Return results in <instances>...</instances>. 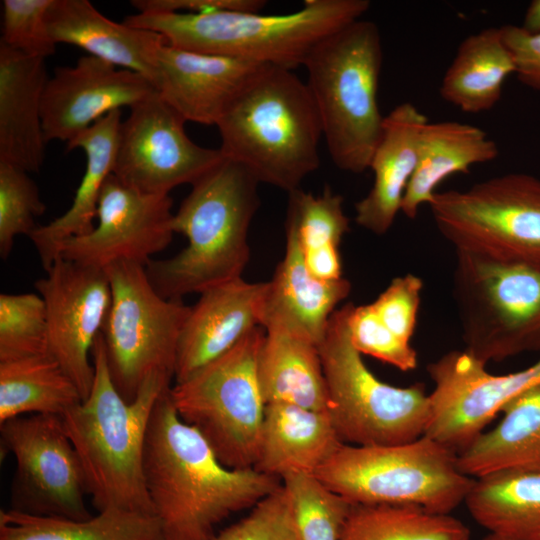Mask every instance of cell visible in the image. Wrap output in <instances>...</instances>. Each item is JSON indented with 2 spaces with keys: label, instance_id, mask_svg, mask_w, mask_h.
I'll use <instances>...</instances> for the list:
<instances>
[{
  "label": "cell",
  "instance_id": "cell-42",
  "mask_svg": "<svg viewBox=\"0 0 540 540\" xmlns=\"http://www.w3.org/2000/svg\"><path fill=\"white\" fill-rule=\"evenodd\" d=\"M422 288L421 278L414 274L397 276L369 304L385 326L409 343L417 324Z\"/></svg>",
  "mask_w": 540,
  "mask_h": 540
},
{
  "label": "cell",
  "instance_id": "cell-28",
  "mask_svg": "<svg viewBox=\"0 0 540 540\" xmlns=\"http://www.w3.org/2000/svg\"><path fill=\"white\" fill-rule=\"evenodd\" d=\"M503 417L457 454L463 473L479 478L512 469H540V385L502 410Z\"/></svg>",
  "mask_w": 540,
  "mask_h": 540
},
{
  "label": "cell",
  "instance_id": "cell-10",
  "mask_svg": "<svg viewBox=\"0 0 540 540\" xmlns=\"http://www.w3.org/2000/svg\"><path fill=\"white\" fill-rule=\"evenodd\" d=\"M263 338L264 328L257 327L170 389L179 417L232 469L254 468L259 455L266 406L257 369Z\"/></svg>",
  "mask_w": 540,
  "mask_h": 540
},
{
  "label": "cell",
  "instance_id": "cell-40",
  "mask_svg": "<svg viewBox=\"0 0 540 540\" xmlns=\"http://www.w3.org/2000/svg\"><path fill=\"white\" fill-rule=\"evenodd\" d=\"M348 329L351 342L361 355L372 356L401 371L417 367L416 350L385 326L369 304H350Z\"/></svg>",
  "mask_w": 540,
  "mask_h": 540
},
{
  "label": "cell",
  "instance_id": "cell-29",
  "mask_svg": "<svg viewBox=\"0 0 540 540\" xmlns=\"http://www.w3.org/2000/svg\"><path fill=\"white\" fill-rule=\"evenodd\" d=\"M515 71L501 28H484L459 44L439 93L444 101L465 113L489 111L499 102L507 77Z\"/></svg>",
  "mask_w": 540,
  "mask_h": 540
},
{
  "label": "cell",
  "instance_id": "cell-13",
  "mask_svg": "<svg viewBox=\"0 0 540 540\" xmlns=\"http://www.w3.org/2000/svg\"><path fill=\"white\" fill-rule=\"evenodd\" d=\"M1 450L16 462L11 510L84 520L90 514L84 472L61 416L30 414L0 423Z\"/></svg>",
  "mask_w": 540,
  "mask_h": 540
},
{
  "label": "cell",
  "instance_id": "cell-8",
  "mask_svg": "<svg viewBox=\"0 0 540 540\" xmlns=\"http://www.w3.org/2000/svg\"><path fill=\"white\" fill-rule=\"evenodd\" d=\"M350 304L332 314L319 344L329 414L339 438L347 445L382 446L422 437L431 414L424 384L393 386L370 371L350 339Z\"/></svg>",
  "mask_w": 540,
  "mask_h": 540
},
{
  "label": "cell",
  "instance_id": "cell-38",
  "mask_svg": "<svg viewBox=\"0 0 540 540\" xmlns=\"http://www.w3.org/2000/svg\"><path fill=\"white\" fill-rule=\"evenodd\" d=\"M46 210L28 172L0 161V255L5 260L19 234L28 237L36 229L35 217Z\"/></svg>",
  "mask_w": 540,
  "mask_h": 540
},
{
  "label": "cell",
  "instance_id": "cell-34",
  "mask_svg": "<svg viewBox=\"0 0 540 540\" xmlns=\"http://www.w3.org/2000/svg\"><path fill=\"white\" fill-rule=\"evenodd\" d=\"M340 540H470V530L419 506L353 504Z\"/></svg>",
  "mask_w": 540,
  "mask_h": 540
},
{
  "label": "cell",
  "instance_id": "cell-25",
  "mask_svg": "<svg viewBox=\"0 0 540 540\" xmlns=\"http://www.w3.org/2000/svg\"><path fill=\"white\" fill-rule=\"evenodd\" d=\"M342 445L329 412L269 403L254 469L280 480L289 474L315 475Z\"/></svg>",
  "mask_w": 540,
  "mask_h": 540
},
{
  "label": "cell",
  "instance_id": "cell-5",
  "mask_svg": "<svg viewBox=\"0 0 540 540\" xmlns=\"http://www.w3.org/2000/svg\"><path fill=\"white\" fill-rule=\"evenodd\" d=\"M369 8L368 0H306L301 9L280 15L135 13L123 22L158 33L177 48L293 70L323 39L361 19Z\"/></svg>",
  "mask_w": 540,
  "mask_h": 540
},
{
  "label": "cell",
  "instance_id": "cell-18",
  "mask_svg": "<svg viewBox=\"0 0 540 540\" xmlns=\"http://www.w3.org/2000/svg\"><path fill=\"white\" fill-rule=\"evenodd\" d=\"M155 92L141 74L90 55L74 66L57 67L42 99L45 140L68 143L110 112L132 108Z\"/></svg>",
  "mask_w": 540,
  "mask_h": 540
},
{
  "label": "cell",
  "instance_id": "cell-39",
  "mask_svg": "<svg viewBox=\"0 0 540 540\" xmlns=\"http://www.w3.org/2000/svg\"><path fill=\"white\" fill-rule=\"evenodd\" d=\"M53 0L2 1L0 43L31 57L46 59L55 53L56 43L47 25Z\"/></svg>",
  "mask_w": 540,
  "mask_h": 540
},
{
  "label": "cell",
  "instance_id": "cell-23",
  "mask_svg": "<svg viewBox=\"0 0 540 540\" xmlns=\"http://www.w3.org/2000/svg\"><path fill=\"white\" fill-rule=\"evenodd\" d=\"M45 59L0 43V161L38 172L45 159L42 99Z\"/></svg>",
  "mask_w": 540,
  "mask_h": 540
},
{
  "label": "cell",
  "instance_id": "cell-37",
  "mask_svg": "<svg viewBox=\"0 0 540 540\" xmlns=\"http://www.w3.org/2000/svg\"><path fill=\"white\" fill-rule=\"evenodd\" d=\"M44 300L34 293L0 295V361L47 354Z\"/></svg>",
  "mask_w": 540,
  "mask_h": 540
},
{
  "label": "cell",
  "instance_id": "cell-45",
  "mask_svg": "<svg viewBox=\"0 0 540 540\" xmlns=\"http://www.w3.org/2000/svg\"><path fill=\"white\" fill-rule=\"evenodd\" d=\"M521 27L529 33L540 32V0H533L529 4Z\"/></svg>",
  "mask_w": 540,
  "mask_h": 540
},
{
  "label": "cell",
  "instance_id": "cell-36",
  "mask_svg": "<svg viewBox=\"0 0 540 540\" xmlns=\"http://www.w3.org/2000/svg\"><path fill=\"white\" fill-rule=\"evenodd\" d=\"M285 226L293 229L304 255L319 251H339L349 231L343 197L325 187L314 195L298 188L288 193Z\"/></svg>",
  "mask_w": 540,
  "mask_h": 540
},
{
  "label": "cell",
  "instance_id": "cell-32",
  "mask_svg": "<svg viewBox=\"0 0 540 540\" xmlns=\"http://www.w3.org/2000/svg\"><path fill=\"white\" fill-rule=\"evenodd\" d=\"M0 540H163L154 514L108 508L84 520L0 511Z\"/></svg>",
  "mask_w": 540,
  "mask_h": 540
},
{
  "label": "cell",
  "instance_id": "cell-33",
  "mask_svg": "<svg viewBox=\"0 0 540 540\" xmlns=\"http://www.w3.org/2000/svg\"><path fill=\"white\" fill-rule=\"evenodd\" d=\"M83 400L47 354L0 361V423L30 414L62 416Z\"/></svg>",
  "mask_w": 540,
  "mask_h": 540
},
{
  "label": "cell",
  "instance_id": "cell-30",
  "mask_svg": "<svg viewBox=\"0 0 540 540\" xmlns=\"http://www.w3.org/2000/svg\"><path fill=\"white\" fill-rule=\"evenodd\" d=\"M285 230V252L269 281L267 312L283 315L319 345L338 304L350 294L351 283L345 278L314 277L304 263L295 232L288 226Z\"/></svg>",
  "mask_w": 540,
  "mask_h": 540
},
{
  "label": "cell",
  "instance_id": "cell-21",
  "mask_svg": "<svg viewBox=\"0 0 540 540\" xmlns=\"http://www.w3.org/2000/svg\"><path fill=\"white\" fill-rule=\"evenodd\" d=\"M263 328L257 369L265 404L290 403L329 412L319 345L276 312H267Z\"/></svg>",
  "mask_w": 540,
  "mask_h": 540
},
{
  "label": "cell",
  "instance_id": "cell-27",
  "mask_svg": "<svg viewBox=\"0 0 540 540\" xmlns=\"http://www.w3.org/2000/svg\"><path fill=\"white\" fill-rule=\"evenodd\" d=\"M497 143L480 127L458 121L428 122L422 129L417 165L405 191L401 212L409 219L429 204L437 186L450 175L467 174L476 164L493 161Z\"/></svg>",
  "mask_w": 540,
  "mask_h": 540
},
{
  "label": "cell",
  "instance_id": "cell-43",
  "mask_svg": "<svg viewBox=\"0 0 540 540\" xmlns=\"http://www.w3.org/2000/svg\"><path fill=\"white\" fill-rule=\"evenodd\" d=\"M503 40L513 55L515 74L524 85L540 91V32L529 33L521 26H501Z\"/></svg>",
  "mask_w": 540,
  "mask_h": 540
},
{
  "label": "cell",
  "instance_id": "cell-17",
  "mask_svg": "<svg viewBox=\"0 0 540 540\" xmlns=\"http://www.w3.org/2000/svg\"><path fill=\"white\" fill-rule=\"evenodd\" d=\"M172 203L169 195L138 192L111 174L101 191L97 225L67 239L60 256L103 270L118 261L146 266L173 239Z\"/></svg>",
  "mask_w": 540,
  "mask_h": 540
},
{
  "label": "cell",
  "instance_id": "cell-6",
  "mask_svg": "<svg viewBox=\"0 0 540 540\" xmlns=\"http://www.w3.org/2000/svg\"><path fill=\"white\" fill-rule=\"evenodd\" d=\"M382 61L378 26L359 19L323 39L304 62L330 158L343 171L369 169L379 142Z\"/></svg>",
  "mask_w": 540,
  "mask_h": 540
},
{
  "label": "cell",
  "instance_id": "cell-22",
  "mask_svg": "<svg viewBox=\"0 0 540 540\" xmlns=\"http://www.w3.org/2000/svg\"><path fill=\"white\" fill-rule=\"evenodd\" d=\"M47 25L56 44L77 46L90 56L141 74L156 87L158 51L165 43L162 35L112 21L88 0H53Z\"/></svg>",
  "mask_w": 540,
  "mask_h": 540
},
{
  "label": "cell",
  "instance_id": "cell-16",
  "mask_svg": "<svg viewBox=\"0 0 540 540\" xmlns=\"http://www.w3.org/2000/svg\"><path fill=\"white\" fill-rule=\"evenodd\" d=\"M46 273L35 288L46 307L47 355L58 362L84 400L94 380L93 345L111 305L110 283L105 270L62 256Z\"/></svg>",
  "mask_w": 540,
  "mask_h": 540
},
{
  "label": "cell",
  "instance_id": "cell-3",
  "mask_svg": "<svg viewBox=\"0 0 540 540\" xmlns=\"http://www.w3.org/2000/svg\"><path fill=\"white\" fill-rule=\"evenodd\" d=\"M259 184L244 166L224 158L191 185L172 222L187 246L145 266L157 293L182 300L242 277L250 258L249 227L260 206Z\"/></svg>",
  "mask_w": 540,
  "mask_h": 540
},
{
  "label": "cell",
  "instance_id": "cell-7",
  "mask_svg": "<svg viewBox=\"0 0 540 540\" xmlns=\"http://www.w3.org/2000/svg\"><path fill=\"white\" fill-rule=\"evenodd\" d=\"M315 476L352 504L413 505L441 514L465 502L474 482L457 454L427 435L395 445L344 444Z\"/></svg>",
  "mask_w": 540,
  "mask_h": 540
},
{
  "label": "cell",
  "instance_id": "cell-31",
  "mask_svg": "<svg viewBox=\"0 0 540 540\" xmlns=\"http://www.w3.org/2000/svg\"><path fill=\"white\" fill-rule=\"evenodd\" d=\"M489 533L540 540V469H512L474 478L464 502Z\"/></svg>",
  "mask_w": 540,
  "mask_h": 540
},
{
  "label": "cell",
  "instance_id": "cell-24",
  "mask_svg": "<svg viewBox=\"0 0 540 540\" xmlns=\"http://www.w3.org/2000/svg\"><path fill=\"white\" fill-rule=\"evenodd\" d=\"M428 122L427 116L410 102L395 106L384 116L369 165L373 185L355 204V221L362 228L383 235L392 227L415 171L420 135Z\"/></svg>",
  "mask_w": 540,
  "mask_h": 540
},
{
  "label": "cell",
  "instance_id": "cell-11",
  "mask_svg": "<svg viewBox=\"0 0 540 540\" xmlns=\"http://www.w3.org/2000/svg\"><path fill=\"white\" fill-rule=\"evenodd\" d=\"M111 305L102 329L112 381L132 402L154 373L174 379L178 341L190 312L152 286L145 266L118 261L105 268Z\"/></svg>",
  "mask_w": 540,
  "mask_h": 540
},
{
  "label": "cell",
  "instance_id": "cell-41",
  "mask_svg": "<svg viewBox=\"0 0 540 540\" xmlns=\"http://www.w3.org/2000/svg\"><path fill=\"white\" fill-rule=\"evenodd\" d=\"M212 540H297L290 495L283 484L259 500L250 513Z\"/></svg>",
  "mask_w": 540,
  "mask_h": 540
},
{
  "label": "cell",
  "instance_id": "cell-2",
  "mask_svg": "<svg viewBox=\"0 0 540 540\" xmlns=\"http://www.w3.org/2000/svg\"><path fill=\"white\" fill-rule=\"evenodd\" d=\"M94 380L89 395L61 416L79 457L87 494L99 512L108 508L154 514L144 477L147 430L172 378L154 373L127 402L116 389L100 333L92 349Z\"/></svg>",
  "mask_w": 540,
  "mask_h": 540
},
{
  "label": "cell",
  "instance_id": "cell-1",
  "mask_svg": "<svg viewBox=\"0 0 540 540\" xmlns=\"http://www.w3.org/2000/svg\"><path fill=\"white\" fill-rule=\"evenodd\" d=\"M171 387L159 397L147 430L146 489L163 540H212L219 523L252 508L282 484L254 468L222 464L204 437L177 414Z\"/></svg>",
  "mask_w": 540,
  "mask_h": 540
},
{
  "label": "cell",
  "instance_id": "cell-19",
  "mask_svg": "<svg viewBox=\"0 0 540 540\" xmlns=\"http://www.w3.org/2000/svg\"><path fill=\"white\" fill-rule=\"evenodd\" d=\"M268 297L269 281L248 282L242 277L201 292L179 337L175 383L188 379L263 327Z\"/></svg>",
  "mask_w": 540,
  "mask_h": 540
},
{
  "label": "cell",
  "instance_id": "cell-46",
  "mask_svg": "<svg viewBox=\"0 0 540 540\" xmlns=\"http://www.w3.org/2000/svg\"><path fill=\"white\" fill-rule=\"evenodd\" d=\"M482 540H511V539H508V538L503 537V536H499V535L494 534V533H488V535H486L484 538H482Z\"/></svg>",
  "mask_w": 540,
  "mask_h": 540
},
{
  "label": "cell",
  "instance_id": "cell-4",
  "mask_svg": "<svg viewBox=\"0 0 540 540\" xmlns=\"http://www.w3.org/2000/svg\"><path fill=\"white\" fill-rule=\"evenodd\" d=\"M216 126L223 156L259 183L289 193L320 165V117L306 82L293 70L262 67Z\"/></svg>",
  "mask_w": 540,
  "mask_h": 540
},
{
  "label": "cell",
  "instance_id": "cell-12",
  "mask_svg": "<svg viewBox=\"0 0 540 540\" xmlns=\"http://www.w3.org/2000/svg\"><path fill=\"white\" fill-rule=\"evenodd\" d=\"M455 250L540 267V179L520 172L436 192L428 204Z\"/></svg>",
  "mask_w": 540,
  "mask_h": 540
},
{
  "label": "cell",
  "instance_id": "cell-35",
  "mask_svg": "<svg viewBox=\"0 0 540 540\" xmlns=\"http://www.w3.org/2000/svg\"><path fill=\"white\" fill-rule=\"evenodd\" d=\"M297 540H340L353 504L313 474L284 476Z\"/></svg>",
  "mask_w": 540,
  "mask_h": 540
},
{
  "label": "cell",
  "instance_id": "cell-9",
  "mask_svg": "<svg viewBox=\"0 0 540 540\" xmlns=\"http://www.w3.org/2000/svg\"><path fill=\"white\" fill-rule=\"evenodd\" d=\"M452 293L464 350L488 363L540 351V267L455 250Z\"/></svg>",
  "mask_w": 540,
  "mask_h": 540
},
{
  "label": "cell",
  "instance_id": "cell-20",
  "mask_svg": "<svg viewBox=\"0 0 540 540\" xmlns=\"http://www.w3.org/2000/svg\"><path fill=\"white\" fill-rule=\"evenodd\" d=\"M157 65L156 88L162 99L185 121L216 126L246 83L267 64L164 43Z\"/></svg>",
  "mask_w": 540,
  "mask_h": 540
},
{
  "label": "cell",
  "instance_id": "cell-44",
  "mask_svg": "<svg viewBox=\"0 0 540 540\" xmlns=\"http://www.w3.org/2000/svg\"><path fill=\"white\" fill-rule=\"evenodd\" d=\"M137 13H188L214 11L260 12L266 2L262 0H132Z\"/></svg>",
  "mask_w": 540,
  "mask_h": 540
},
{
  "label": "cell",
  "instance_id": "cell-14",
  "mask_svg": "<svg viewBox=\"0 0 540 540\" xmlns=\"http://www.w3.org/2000/svg\"><path fill=\"white\" fill-rule=\"evenodd\" d=\"M185 122L158 91L130 108L120 125L113 175L145 194L169 195L194 184L225 157L219 148L194 143Z\"/></svg>",
  "mask_w": 540,
  "mask_h": 540
},
{
  "label": "cell",
  "instance_id": "cell-15",
  "mask_svg": "<svg viewBox=\"0 0 540 540\" xmlns=\"http://www.w3.org/2000/svg\"><path fill=\"white\" fill-rule=\"evenodd\" d=\"M434 382L425 435L456 454L468 447L513 399L540 385V359L509 374L487 371L486 363L453 350L427 366Z\"/></svg>",
  "mask_w": 540,
  "mask_h": 540
},
{
  "label": "cell",
  "instance_id": "cell-26",
  "mask_svg": "<svg viewBox=\"0 0 540 540\" xmlns=\"http://www.w3.org/2000/svg\"><path fill=\"white\" fill-rule=\"evenodd\" d=\"M120 125L121 110L112 111L67 143V151H84L86 168L69 209L50 223L37 226L29 236L45 272L60 256L67 239L94 229L102 188L113 174Z\"/></svg>",
  "mask_w": 540,
  "mask_h": 540
}]
</instances>
